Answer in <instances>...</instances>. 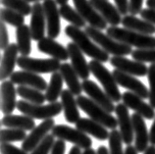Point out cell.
Segmentation results:
<instances>
[{"instance_id":"6da1fadb","label":"cell","mask_w":155,"mask_h":154,"mask_svg":"<svg viewBox=\"0 0 155 154\" xmlns=\"http://www.w3.org/2000/svg\"><path fill=\"white\" fill-rule=\"evenodd\" d=\"M65 34L70 38L73 42H75L80 49L88 57L102 63L108 62L110 60L108 52H106L95 41H93L85 31H81V28L73 25L67 26L65 29Z\"/></svg>"},{"instance_id":"7a4b0ae2","label":"cell","mask_w":155,"mask_h":154,"mask_svg":"<svg viewBox=\"0 0 155 154\" xmlns=\"http://www.w3.org/2000/svg\"><path fill=\"white\" fill-rule=\"evenodd\" d=\"M106 34L118 41L134 46L137 49H149L155 48V38L152 34H145L136 31L111 26L106 29Z\"/></svg>"},{"instance_id":"3957f363","label":"cell","mask_w":155,"mask_h":154,"mask_svg":"<svg viewBox=\"0 0 155 154\" xmlns=\"http://www.w3.org/2000/svg\"><path fill=\"white\" fill-rule=\"evenodd\" d=\"M77 102L81 110H83L89 118L105 126L107 129H115L119 126L117 118L112 116L111 113L106 111L103 107H101L89 97L81 94L77 97Z\"/></svg>"},{"instance_id":"277c9868","label":"cell","mask_w":155,"mask_h":154,"mask_svg":"<svg viewBox=\"0 0 155 154\" xmlns=\"http://www.w3.org/2000/svg\"><path fill=\"white\" fill-rule=\"evenodd\" d=\"M85 32L91 36V38L93 41H95L102 49L108 52L109 54H112L113 56H126L132 54V46L121 41H118L107 34H104L101 30L88 26L85 28Z\"/></svg>"},{"instance_id":"5b68a950","label":"cell","mask_w":155,"mask_h":154,"mask_svg":"<svg viewBox=\"0 0 155 154\" xmlns=\"http://www.w3.org/2000/svg\"><path fill=\"white\" fill-rule=\"evenodd\" d=\"M89 68L91 74L102 84L104 91L113 100V102H120V100H122V94L113 73L110 72L102 62L94 59L89 62Z\"/></svg>"},{"instance_id":"8992f818","label":"cell","mask_w":155,"mask_h":154,"mask_svg":"<svg viewBox=\"0 0 155 154\" xmlns=\"http://www.w3.org/2000/svg\"><path fill=\"white\" fill-rule=\"evenodd\" d=\"M18 110L23 114L28 115L34 119L46 120L58 116L63 110L61 102H49L47 105L31 103L27 100H19L17 102Z\"/></svg>"},{"instance_id":"52a82bcc","label":"cell","mask_w":155,"mask_h":154,"mask_svg":"<svg viewBox=\"0 0 155 154\" xmlns=\"http://www.w3.org/2000/svg\"><path fill=\"white\" fill-rule=\"evenodd\" d=\"M51 133L57 139L69 141L84 149L91 148L92 145V140L87 133L81 132L77 128L73 129L66 125H57L53 127Z\"/></svg>"},{"instance_id":"ba28073f","label":"cell","mask_w":155,"mask_h":154,"mask_svg":"<svg viewBox=\"0 0 155 154\" xmlns=\"http://www.w3.org/2000/svg\"><path fill=\"white\" fill-rule=\"evenodd\" d=\"M18 66L23 70L34 72L36 74H49L59 71L61 67L60 60L31 58L28 56H20L17 61Z\"/></svg>"},{"instance_id":"9c48e42d","label":"cell","mask_w":155,"mask_h":154,"mask_svg":"<svg viewBox=\"0 0 155 154\" xmlns=\"http://www.w3.org/2000/svg\"><path fill=\"white\" fill-rule=\"evenodd\" d=\"M73 3L77 11L87 21V23H88L89 26L101 31L107 29L108 23L99 12L92 6L89 0H73Z\"/></svg>"},{"instance_id":"30bf717a","label":"cell","mask_w":155,"mask_h":154,"mask_svg":"<svg viewBox=\"0 0 155 154\" xmlns=\"http://www.w3.org/2000/svg\"><path fill=\"white\" fill-rule=\"evenodd\" d=\"M115 113L118 119V124H119L123 143L127 145L132 144L134 139V132L132 116L130 115L128 107L124 103L117 104L115 108Z\"/></svg>"},{"instance_id":"8fae6325","label":"cell","mask_w":155,"mask_h":154,"mask_svg":"<svg viewBox=\"0 0 155 154\" xmlns=\"http://www.w3.org/2000/svg\"><path fill=\"white\" fill-rule=\"evenodd\" d=\"M55 126V121L52 118L43 120L42 123L32 129L31 133L25 139L22 143V149L26 152H31L38 145L41 143V140L47 136V133L52 131Z\"/></svg>"},{"instance_id":"7c38bea8","label":"cell","mask_w":155,"mask_h":154,"mask_svg":"<svg viewBox=\"0 0 155 154\" xmlns=\"http://www.w3.org/2000/svg\"><path fill=\"white\" fill-rule=\"evenodd\" d=\"M43 9L46 19V30L49 38H57L61 31L60 12L56 0H44Z\"/></svg>"},{"instance_id":"4fadbf2b","label":"cell","mask_w":155,"mask_h":154,"mask_svg":"<svg viewBox=\"0 0 155 154\" xmlns=\"http://www.w3.org/2000/svg\"><path fill=\"white\" fill-rule=\"evenodd\" d=\"M81 84H83L84 91L88 95L89 98H91L94 102L99 104L101 107H103L109 113L115 112L116 106L113 104V100L94 82L87 79V80H84Z\"/></svg>"},{"instance_id":"5bb4252c","label":"cell","mask_w":155,"mask_h":154,"mask_svg":"<svg viewBox=\"0 0 155 154\" xmlns=\"http://www.w3.org/2000/svg\"><path fill=\"white\" fill-rule=\"evenodd\" d=\"M122 101L130 109H133L146 120H152L155 118L154 108L150 104L143 101V98L138 96L134 92L126 91L122 94Z\"/></svg>"},{"instance_id":"9a60e30c","label":"cell","mask_w":155,"mask_h":154,"mask_svg":"<svg viewBox=\"0 0 155 154\" xmlns=\"http://www.w3.org/2000/svg\"><path fill=\"white\" fill-rule=\"evenodd\" d=\"M113 75L115 77L116 82L118 84H120L122 87H125L130 91L134 92L141 98L146 99L149 97V90H147L143 84L140 80L134 78V76H132L127 73H124L118 69H115L113 72Z\"/></svg>"},{"instance_id":"2e32d148","label":"cell","mask_w":155,"mask_h":154,"mask_svg":"<svg viewBox=\"0 0 155 154\" xmlns=\"http://www.w3.org/2000/svg\"><path fill=\"white\" fill-rule=\"evenodd\" d=\"M111 66L124 73H127L134 77H144L147 75L148 68L143 62L132 61L125 56H113L109 60Z\"/></svg>"},{"instance_id":"e0dca14e","label":"cell","mask_w":155,"mask_h":154,"mask_svg":"<svg viewBox=\"0 0 155 154\" xmlns=\"http://www.w3.org/2000/svg\"><path fill=\"white\" fill-rule=\"evenodd\" d=\"M134 132V146L138 153H143L149 146V133L144 122V118L138 113L132 115Z\"/></svg>"},{"instance_id":"ac0fdd59","label":"cell","mask_w":155,"mask_h":154,"mask_svg":"<svg viewBox=\"0 0 155 154\" xmlns=\"http://www.w3.org/2000/svg\"><path fill=\"white\" fill-rule=\"evenodd\" d=\"M10 80L18 86H27L39 90H46L48 84L41 76L30 71H17L11 75Z\"/></svg>"},{"instance_id":"d6986e66","label":"cell","mask_w":155,"mask_h":154,"mask_svg":"<svg viewBox=\"0 0 155 154\" xmlns=\"http://www.w3.org/2000/svg\"><path fill=\"white\" fill-rule=\"evenodd\" d=\"M67 49L72 62L71 64L77 72V74L79 75L81 80H87L91 72V68H89V63L87 62L84 56V52L80 49L75 42L68 43Z\"/></svg>"},{"instance_id":"ffe728a7","label":"cell","mask_w":155,"mask_h":154,"mask_svg":"<svg viewBox=\"0 0 155 154\" xmlns=\"http://www.w3.org/2000/svg\"><path fill=\"white\" fill-rule=\"evenodd\" d=\"M31 31L32 39L38 41L44 38L45 34L46 19L44 14L43 4L39 2H35L32 5V11L31 14Z\"/></svg>"},{"instance_id":"44dd1931","label":"cell","mask_w":155,"mask_h":154,"mask_svg":"<svg viewBox=\"0 0 155 154\" xmlns=\"http://www.w3.org/2000/svg\"><path fill=\"white\" fill-rule=\"evenodd\" d=\"M38 49L41 53L47 54L60 61H67L70 58L67 48H65L61 43L57 42L55 38H49V36L38 40Z\"/></svg>"},{"instance_id":"7402d4cb","label":"cell","mask_w":155,"mask_h":154,"mask_svg":"<svg viewBox=\"0 0 155 154\" xmlns=\"http://www.w3.org/2000/svg\"><path fill=\"white\" fill-rule=\"evenodd\" d=\"M19 48L15 43H10L5 49L1 57V67H0V79L5 80L10 78L14 73V68L18 61Z\"/></svg>"},{"instance_id":"603a6c76","label":"cell","mask_w":155,"mask_h":154,"mask_svg":"<svg viewBox=\"0 0 155 154\" xmlns=\"http://www.w3.org/2000/svg\"><path fill=\"white\" fill-rule=\"evenodd\" d=\"M89 2L111 26H118L122 24V14L119 9L108 0H89Z\"/></svg>"},{"instance_id":"cb8c5ba5","label":"cell","mask_w":155,"mask_h":154,"mask_svg":"<svg viewBox=\"0 0 155 154\" xmlns=\"http://www.w3.org/2000/svg\"><path fill=\"white\" fill-rule=\"evenodd\" d=\"M14 83L12 80H3L1 84V111L4 115L13 113L15 108H17L16 95L17 88H15Z\"/></svg>"},{"instance_id":"d4e9b609","label":"cell","mask_w":155,"mask_h":154,"mask_svg":"<svg viewBox=\"0 0 155 154\" xmlns=\"http://www.w3.org/2000/svg\"><path fill=\"white\" fill-rule=\"evenodd\" d=\"M76 128L89 136H92L98 140H106L109 139L110 133L107 128L91 118H81L76 123Z\"/></svg>"},{"instance_id":"484cf974","label":"cell","mask_w":155,"mask_h":154,"mask_svg":"<svg viewBox=\"0 0 155 154\" xmlns=\"http://www.w3.org/2000/svg\"><path fill=\"white\" fill-rule=\"evenodd\" d=\"M75 95L69 90H64L61 93V103L63 105L64 117L68 123L76 124L81 119L80 111L78 107L77 99H75Z\"/></svg>"},{"instance_id":"4316f807","label":"cell","mask_w":155,"mask_h":154,"mask_svg":"<svg viewBox=\"0 0 155 154\" xmlns=\"http://www.w3.org/2000/svg\"><path fill=\"white\" fill-rule=\"evenodd\" d=\"M59 72L61 73V75L63 76L64 82L66 83V84L68 86V88L71 90L73 94L77 95V96L81 95V91L84 90L83 84H81L80 80H79L80 77L77 74L75 69L73 68L72 64H69L67 62L61 64Z\"/></svg>"},{"instance_id":"83f0119b","label":"cell","mask_w":155,"mask_h":154,"mask_svg":"<svg viewBox=\"0 0 155 154\" xmlns=\"http://www.w3.org/2000/svg\"><path fill=\"white\" fill-rule=\"evenodd\" d=\"M35 119L28 115H5L1 120V125L6 128L21 129L24 131H32L35 128Z\"/></svg>"},{"instance_id":"f1b7e54d","label":"cell","mask_w":155,"mask_h":154,"mask_svg":"<svg viewBox=\"0 0 155 154\" xmlns=\"http://www.w3.org/2000/svg\"><path fill=\"white\" fill-rule=\"evenodd\" d=\"M122 25L124 28L136 31L145 34H155V25L144 19H138L134 15H125L122 18Z\"/></svg>"},{"instance_id":"f546056e","label":"cell","mask_w":155,"mask_h":154,"mask_svg":"<svg viewBox=\"0 0 155 154\" xmlns=\"http://www.w3.org/2000/svg\"><path fill=\"white\" fill-rule=\"evenodd\" d=\"M16 38H17V45L19 52L23 56H28L31 52V28L27 25H22L16 30Z\"/></svg>"},{"instance_id":"4dcf8cb0","label":"cell","mask_w":155,"mask_h":154,"mask_svg":"<svg viewBox=\"0 0 155 154\" xmlns=\"http://www.w3.org/2000/svg\"><path fill=\"white\" fill-rule=\"evenodd\" d=\"M63 83H64V79L60 72L57 71L52 73L49 84H48V87L45 90L46 101H48V102H56L63 91L62 90Z\"/></svg>"},{"instance_id":"1f68e13d","label":"cell","mask_w":155,"mask_h":154,"mask_svg":"<svg viewBox=\"0 0 155 154\" xmlns=\"http://www.w3.org/2000/svg\"><path fill=\"white\" fill-rule=\"evenodd\" d=\"M60 15L64 20H66L69 23H71L73 26L78 28H84L87 25V21L81 17V14L77 11V9L72 8L69 4H63L60 5L59 8Z\"/></svg>"},{"instance_id":"d6a6232c","label":"cell","mask_w":155,"mask_h":154,"mask_svg":"<svg viewBox=\"0 0 155 154\" xmlns=\"http://www.w3.org/2000/svg\"><path fill=\"white\" fill-rule=\"evenodd\" d=\"M17 93L20 97L25 99L31 103L35 104H43L46 101L45 94H43L41 90H36L35 87L27 86H18Z\"/></svg>"},{"instance_id":"836d02e7","label":"cell","mask_w":155,"mask_h":154,"mask_svg":"<svg viewBox=\"0 0 155 154\" xmlns=\"http://www.w3.org/2000/svg\"><path fill=\"white\" fill-rule=\"evenodd\" d=\"M1 20L13 27H20L25 23V16L9 8H1Z\"/></svg>"},{"instance_id":"e575fe53","label":"cell","mask_w":155,"mask_h":154,"mask_svg":"<svg viewBox=\"0 0 155 154\" xmlns=\"http://www.w3.org/2000/svg\"><path fill=\"white\" fill-rule=\"evenodd\" d=\"M1 4L4 7L17 11L24 16L31 15L32 11V6L27 0H1Z\"/></svg>"},{"instance_id":"d590c367","label":"cell","mask_w":155,"mask_h":154,"mask_svg":"<svg viewBox=\"0 0 155 154\" xmlns=\"http://www.w3.org/2000/svg\"><path fill=\"white\" fill-rule=\"evenodd\" d=\"M27 131L21 129L8 128L1 129V143H14L24 141L27 137Z\"/></svg>"},{"instance_id":"8d00e7d4","label":"cell","mask_w":155,"mask_h":154,"mask_svg":"<svg viewBox=\"0 0 155 154\" xmlns=\"http://www.w3.org/2000/svg\"><path fill=\"white\" fill-rule=\"evenodd\" d=\"M109 151L110 154H124L123 151V139L120 131L111 129L109 135Z\"/></svg>"},{"instance_id":"74e56055","label":"cell","mask_w":155,"mask_h":154,"mask_svg":"<svg viewBox=\"0 0 155 154\" xmlns=\"http://www.w3.org/2000/svg\"><path fill=\"white\" fill-rule=\"evenodd\" d=\"M130 55L137 61L155 64V48H149V49H137V48Z\"/></svg>"},{"instance_id":"f35d334b","label":"cell","mask_w":155,"mask_h":154,"mask_svg":"<svg viewBox=\"0 0 155 154\" xmlns=\"http://www.w3.org/2000/svg\"><path fill=\"white\" fill-rule=\"evenodd\" d=\"M55 136L52 135H47L44 139L41 140L38 146L31 152V154H48L52 149L53 144L55 143Z\"/></svg>"},{"instance_id":"ab89813d","label":"cell","mask_w":155,"mask_h":154,"mask_svg":"<svg viewBox=\"0 0 155 154\" xmlns=\"http://www.w3.org/2000/svg\"><path fill=\"white\" fill-rule=\"evenodd\" d=\"M147 79L149 83V104L155 109V64L149 66Z\"/></svg>"},{"instance_id":"60d3db41","label":"cell","mask_w":155,"mask_h":154,"mask_svg":"<svg viewBox=\"0 0 155 154\" xmlns=\"http://www.w3.org/2000/svg\"><path fill=\"white\" fill-rule=\"evenodd\" d=\"M0 31H1V35H0V48L1 50L5 49V48L9 45V32H8V29L6 27V23L2 21L0 23Z\"/></svg>"},{"instance_id":"b9f144b4","label":"cell","mask_w":155,"mask_h":154,"mask_svg":"<svg viewBox=\"0 0 155 154\" xmlns=\"http://www.w3.org/2000/svg\"><path fill=\"white\" fill-rule=\"evenodd\" d=\"M1 153L2 154H28L24 149H20L14 146L10 143H1Z\"/></svg>"},{"instance_id":"7bdbcfd3","label":"cell","mask_w":155,"mask_h":154,"mask_svg":"<svg viewBox=\"0 0 155 154\" xmlns=\"http://www.w3.org/2000/svg\"><path fill=\"white\" fill-rule=\"evenodd\" d=\"M143 1L144 0H129V13L134 16L140 14Z\"/></svg>"},{"instance_id":"ee69618b","label":"cell","mask_w":155,"mask_h":154,"mask_svg":"<svg viewBox=\"0 0 155 154\" xmlns=\"http://www.w3.org/2000/svg\"><path fill=\"white\" fill-rule=\"evenodd\" d=\"M65 150H66L65 140L58 139L53 144L50 154H65Z\"/></svg>"},{"instance_id":"f6af8a7d","label":"cell","mask_w":155,"mask_h":154,"mask_svg":"<svg viewBox=\"0 0 155 154\" xmlns=\"http://www.w3.org/2000/svg\"><path fill=\"white\" fill-rule=\"evenodd\" d=\"M140 16L142 19H144L146 21H148L155 25V9H152V8L142 9L140 12Z\"/></svg>"},{"instance_id":"bcb514c9","label":"cell","mask_w":155,"mask_h":154,"mask_svg":"<svg viewBox=\"0 0 155 154\" xmlns=\"http://www.w3.org/2000/svg\"><path fill=\"white\" fill-rule=\"evenodd\" d=\"M117 8L122 15H127L129 12V1L128 0H114Z\"/></svg>"},{"instance_id":"7dc6e473","label":"cell","mask_w":155,"mask_h":154,"mask_svg":"<svg viewBox=\"0 0 155 154\" xmlns=\"http://www.w3.org/2000/svg\"><path fill=\"white\" fill-rule=\"evenodd\" d=\"M149 140L152 145H155V118L151 126V129L149 131Z\"/></svg>"},{"instance_id":"c3c4849f","label":"cell","mask_w":155,"mask_h":154,"mask_svg":"<svg viewBox=\"0 0 155 154\" xmlns=\"http://www.w3.org/2000/svg\"><path fill=\"white\" fill-rule=\"evenodd\" d=\"M124 154H138V152L137 150L136 146L130 144V145H127V147H126L125 151H124Z\"/></svg>"},{"instance_id":"681fc988","label":"cell","mask_w":155,"mask_h":154,"mask_svg":"<svg viewBox=\"0 0 155 154\" xmlns=\"http://www.w3.org/2000/svg\"><path fill=\"white\" fill-rule=\"evenodd\" d=\"M96 152H97V154H110V151L105 146H103V145L99 146Z\"/></svg>"},{"instance_id":"f907efd6","label":"cell","mask_w":155,"mask_h":154,"mask_svg":"<svg viewBox=\"0 0 155 154\" xmlns=\"http://www.w3.org/2000/svg\"><path fill=\"white\" fill-rule=\"evenodd\" d=\"M69 154H83V153L81 152V147L77 146V145H74V146L70 149Z\"/></svg>"},{"instance_id":"816d5d0a","label":"cell","mask_w":155,"mask_h":154,"mask_svg":"<svg viewBox=\"0 0 155 154\" xmlns=\"http://www.w3.org/2000/svg\"><path fill=\"white\" fill-rule=\"evenodd\" d=\"M143 154H155V145H150L147 147V149L143 152Z\"/></svg>"},{"instance_id":"f5cc1de1","label":"cell","mask_w":155,"mask_h":154,"mask_svg":"<svg viewBox=\"0 0 155 154\" xmlns=\"http://www.w3.org/2000/svg\"><path fill=\"white\" fill-rule=\"evenodd\" d=\"M146 5L148 6V8L155 9V0H146Z\"/></svg>"},{"instance_id":"db71d44e","label":"cell","mask_w":155,"mask_h":154,"mask_svg":"<svg viewBox=\"0 0 155 154\" xmlns=\"http://www.w3.org/2000/svg\"><path fill=\"white\" fill-rule=\"evenodd\" d=\"M83 154H97V152L95 150H93V149L91 147V148L84 149V151L83 152Z\"/></svg>"},{"instance_id":"11a10c76","label":"cell","mask_w":155,"mask_h":154,"mask_svg":"<svg viewBox=\"0 0 155 154\" xmlns=\"http://www.w3.org/2000/svg\"><path fill=\"white\" fill-rule=\"evenodd\" d=\"M56 2L58 5H63V4H66L68 2V0H56Z\"/></svg>"},{"instance_id":"9f6ffc18","label":"cell","mask_w":155,"mask_h":154,"mask_svg":"<svg viewBox=\"0 0 155 154\" xmlns=\"http://www.w3.org/2000/svg\"><path fill=\"white\" fill-rule=\"evenodd\" d=\"M28 2H38L39 0H27Z\"/></svg>"}]
</instances>
